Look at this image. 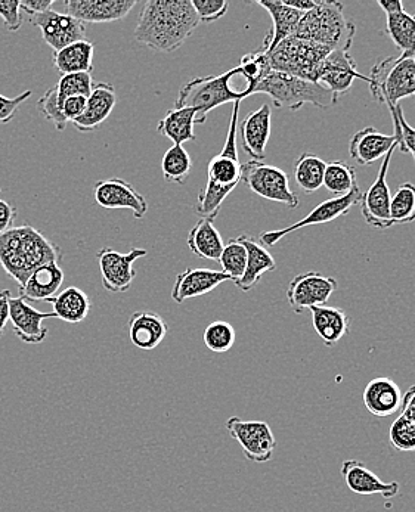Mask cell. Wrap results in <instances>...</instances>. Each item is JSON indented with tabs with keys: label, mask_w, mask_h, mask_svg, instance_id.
Wrapping results in <instances>:
<instances>
[{
	"label": "cell",
	"mask_w": 415,
	"mask_h": 512,
	"mask_svg": "<svg viewBox=\"0 0 415 512\" xmlns=\"http://www.w3.org/2000/svg\"><path fill=\"white\" fill-rule=\"evenodd\" d=\"M337 281L318 272H305L294 276L287 288V300L293 312L302 313L312 307L325 306L334 291Z\"/></svg>",
	"instance_id": "13"
},
{
	"label": "cell",
	"mask_w": 415,
	"mask_h": 512,
	"mask_svg": "<svg viewBox=\"0 0 415 512\" xmlns=\"http://www.w3.org/2000/svg\"><path fill=\"white\" fill-rule=\"evenodd\" d=\"M37 110H39L40 116L43 119L51 121L57 130L63 132L67 127L68 121L65 120L63 110H61L60 104H58L57 89L51 88L42 98L37 101Z\"/></svg>",
	"instance_id": "46"
},
{
	"label": "cell",
	"mask_w": 415,
	"mask_h": 512,
	"mask_svg": "<svg viewBox=\"0 0 415 512\" xmlns=\"http://www.w3.org/2000/svg\"><path fill=\"white\" fill-rule=\"evenodd\" d=\"M191 0H148L135 29L136 42L153 51H178L197 29Z\"/></svg>",
	"instance_id": "1"
},
{
	"label": "cell",
	"mask_w": 415,
	"mask_h": 512,
	"mask_svg": "<svg viewBox=\"0 0 415 512\" xmlns=\"http://www.w3.org/2000/svg\"><path fill=\"white\" fill-rule=\"evenodd\" d=\"M32 96V91H26L15 98H8V96L0 95V126L2 124L11 123L20 111L21 105Z\"/></svg>",
	"instance_id": "49"
},
{
	"label": "cell",
	"mask_w": 415,
	"mask_h": 512,
	"mask_svg": "<svg viewBox=\"0 0 415 512\" xmlns=\"http://www.w3.org/2000/svg\"><path fill=\"white\" fill-rule=\"evenodd\" d=\"M136 0H65L70 17L83 24L114 23L128 17Z\"/></svg>",
	"instance_id": "17"
},
{
	"label": "cell",
	"mask_w": 415,
	"mask_h": 512,
	"mask_svg": "<svg viewBox=\"0 0 415 512\" xmlns=\"http://www.w3.org/2000/svg\"><path fill=\"white\" fill-rule=\"evenodd\" d=\"M374 101L389 108L392 120L402 99L415 95V61L413 55L387 57L377 62L368 77Z\"/></svg>",
	"instance_id": "5"
},
{
	"label": "cell",
	"mask_w": 415,
	"mask_h": 512,
	"mask_svg": "<svg viewBox=\"0 0 415 512\" xmlns=\"http://www.w3.org/2000/svg\"><path fill=\"white\" fill-rule=\"evenodd\" d=\"M167 331L169 327L159 313L141 310L130 316L129 338L133 346L138 347L139 350L150 352L156 349L166 338Z\"/></svg>",
	"instance_id": "26"
},
{
	"label": "cell",
	"mask_w": 415,
	"mask_h": 512,
	"mask_svg": "<svg viewBox=\"0 0 415 512\" xmlns=\"http://www.w3.org/2000/svg\"><path fill=\"white\" fill-rule=\"evenodd\" d=\"M116 89L110 83H95L91 95L88 96L85 111L79 119L73 121L74 129L82 133L94 132L116 107Z\"/></svg>",
	"instance_id": "23"
},
{
	"label": "cell",
	"mask_w": 415,
	"mask_h": 512,
	"mask_svg": "<svg viewBox=\"0 0 415 512\" xmlns=\"http://www.w3.org/2000/svg\"><path fill=\"white\" fill-rule=\"evenodd\" d=\"M61 260V248L33 226H12L0 235V266L18 287H23L40 266L60 263Z\"/></svg>",
	"instance_id": "2"
},
{
	"label": "cell",
	"mask_w": 415,
	"mask_h": 512,
	"mask_svg": "<svg viewBox=\"0 0 415 512\" xmlns=\"http://www.w3.org/2000/svg\"><path fill=\"white\" fill-rule=\"evenodd\" d=\"M396 148L398 147L387 152L376 181L367 189L365 194H362L361 201H359L362 216L371 228L387 229L393 226L392 220H390L392 194H390V188L387 185V172H389L390 161H392L393 152Z\"/></svg>",
	"instance_id": "14"
},
{
	"label": "cell",
	"mask_w": 415,
	"mask_h": 512,
	"mask_svg": "<svg viewBox=\"0 0 415 512\" xmlns=\"http://www.w3.org/2000/svg\"><path fill=\"white\" fill-rule=\"evenodd\" d=\"M64 271L60 263L40 266L30 275L23 287H18L20 297L26 302H48L60 293L64 284Z\"/></svg>",
	"instance_id": "28"
},
{
	"label": "cell",
	"mask_w": 415,
	"mask_h": 512,
	"mask_svg": "<svg viewBox=\"0 0 415 512\" xmlns=\"http://www.w3.org/2000/svg\"><path fill=\"white\" fill-rule=\"evenodd\" d=\"M226 430L232 439L240 443L244 456L256 464H265L274 456L277 440L268 422L246 421L231 417L226 421Z\"/></svg>",
	"instance_id": "10"
},
{
	"label": "cell",
	"mask_w": 415,
	"mask_h": 512,
	"mask_svg": "<svg viewBox=\"0 0 415 512\" xmlns=\"http://www.w3.org/2000/svg\"><path fill=\"white\" fill-rule=\"evenodd\" d=\"M86 102H88V98H86V96H68V98L65 99L63 105V114L65 120L71 121V123H73L74 120L79 119V117L82 116L83 111H85Z\"/></svg>",
	"instance_id": "51"
},
{
	"label": "cell",
	"mask_w": 415,
	"mask_h": 512,
	"mask_svg": "<svg viewBox=\"0 0 415 512\" xmlns=\"http://www.w3.org/2000/svg\"><path fill=\"white\" fill-rule=\"evenodd\" d=\"M386 33L401 55H415V17L407 11L386 15Z\"/></svg>",
	"instance_id": "36"
},
{
	"label": "cell",
	"mask_w": 415,
	"mask_h": 512,
	"mask_svg": "<svg viewBox=\"0 0 415 512\" xmlns=\"http://www.w3.org/2000/svg\"><path fill=\"white\" fill-rule=\"evenodd\" d=\"M272 132V108L263 104L256 111L250 113L241 124V138L243 148L255 161L266 158V147Z\"/></svg>",
	"instance_id": "22"
},
{
	"label": "cell",
	"mask_w": 415,
	"mask_h": 512,
	"mask_svg": "<svg viewBox=\"0 0 415 512\" xmlns=\"http://www.w3.org/2000/svg\"><path fill=\"white\" fill-rule=\"evenodd\" d=\"M257 93L268 95L275 108L291 111L300 110L306 104L330 110L339 102V96L328 91L320 83L309 82L274 70L252 89L250 96Z\"/></svg>",
	"instance_id": "4"
},
{
	"label": "cell",
	"mask_w": 415,
	"mask_h": 512,
	"mask_svg": "<svg viewBox=\"0 0 415 512\" xmlns=\"http://www.w3.org/2000/svg\"><path fill=\"white\" fill-rule=\"evenodd\" d=\"M9 299H11L9 290L0 291V335L3 334L9 322Z\"/></svg>",
	"instance_id": "55"
},
{
	"label": "cell",
	"mask_w": 415,
	"mask_h": 512,
	"mask_svg": "<svg viewBox=\"0 0 415 512\" xmlns=\"http://www.w3.org/2000/svg\"><path fill=\"white\" fill-rule=\"evenodd\" d=\"M241 181L249 186L250 191L268 201L284 204L288 209L300 206L299 197L291 191L288 175L275 166L250 160L241 167Z\"/></svg>",
	"instance_id": "8"
},
{
	"label": "cell",
	"mask_w": 415,
	"mask_h": 512,
	"mask_svg": "<svg viewBox=\"0 0 415 512\" xmlns=\"http://www.w3.org/2000/svg\"><path fill=\"white\" fill-rule=\"evenodd\" d=\"M331 52V49L324 46L288 37L265 54L268 55L272 70L318 83L322 65Z\"/></svg>",
	"instance_id": "7"
},
{
	"label": "cell",
	"mask_w": 415,
	"mask_h": 512,
	"mask_svg": "<svg viewBox=\"0 0 415 512\" xmlns=\"http://www.w3.org/2000/svg\"><path fill=\"white\" fill-rule=\"evenodd\" d=\"M187 244L192 254L212 262H219L225 247L221 232L216 229L213 219L198 220L188 234Z\"/></svg>",
	"instance_id": "31"
},
{
	"label": "cell",
	"mask_w": 415,
	"mask_h": 512,
	"mask_svg": "<svg viewBox=\"0 0 415 512\" xmlns=\"http://www.w3.org/2000/svg\"><path fill=\"white\" fill-rule=\"evenodd\" d=\"M29 20L33 26L39 27L42 39L54 52L61 51L71 43L85 40V24L68 14L51 9L45 14L30 15Z\"/></svg>",
	"instance_id": "15"
},
{
	"label": "cell",
	"mask_w": 415,
	"mask_h": 512,
	"mask_svg": "<svg viewBox=\"0 0 415 512\" xmlns=\"http://www.w3.org/2000/svg\"><path fill=\"white\" fill-rule=\"evenodd\" d=\"M414 61H415V55H414Z\"/></svg>",
	"instance_id": "58"
},
{
	"label": "cell",
	"mask_w": 415,
	"mask_h": 512,
	"mask_svg": "<svg viewBox=\"0 0 415 512\" xmlns=\"http://www.w3.org/2000/svg\"><path fill=\"white\" fill-rule=\"evenodd\" d=\"M145 256H148V251L144 248H133L126 254L111 247L98 251L96 260L105 290L114 294L128 293L136 276L133 263Z\"/></svg>",
	"instance_id": "11"
},
{
	"label": "cell",
	"mask_w": 415,
	"mask_h": 512,
	"mask_svg": "<svg viewBox=\"0 0 415 512\" xmlns=\"http://www.w3.org/2000/svg\"><path fill=\"white\" fill-rule=\"evenodd\" d=\"M52 304V313L55 318L67 324H80L88 318L92 310V302L85 291L77 287H68L60 291L57 296L48 300Z\"/></svg>",
	"instance_id": "33"
},
{
	"label": "cell",
	"mask_w": 415,
	"mask_h": 512,
	"mask_svg": "<svg viewBox=\"0 0 415 512\" xmlns=\"http://www.w3.org/2000/svg\"><path fill=\"white\" fill-rule=\"evenodd\" d=\"M94 85L92 74L89 73L61 76L60 82L55 86V89H57L58 104H60L61 110H63L64 101L68 96L82 95L88 98V96L91 95L92 89H94Z\"/></svg>",
	"instance_id": "44"
},
{
	"label": "cell",
	"mask_w": 415,
	"mask_h": 512,
	"mask_svg": "<svg viewBox=\"0 0 415 512\" xmlns=\"http://www.w3.org/2000/svg\"><path fill=\"white\" fill-rule=\"evenodd\" d=\"M15 217H17V209L8 201L0 200V235L12 228Z\"/></svg>",
	"instance_id": "52"
},
{
	"label": "cell",
	"mask_w": 415,
	"mask_h": 512,
	"mask_svg": "<svg viewBox=\"0 0 415 512\" xmlns=\"http://www.w3.org/2000/svg\"><path fill=\"white\" fill-rule=\"evenodd\" d=\"M198 21L204 24L221 20L228 12L229 3L226 0H191Z\"/></svg>",
	"instance_id": "47"
},
{
	"label": "cell",
	"mask_w": 415,
	"mask_h": 512,
	"mask_svg": "<svg viewBox=\"0 0 415 512\" xmlns=\"http://www.w3.org/2000/svg\"><path fill=\"white\" fill-rule=\"evenodd\" d=\"M390 220L393 225H408L415 220V185L402 183L390 200Z\"/></svg>",
	"instance_id": "40"
},
{
	"label": "cell",
	"mask_w": 415,
	"mask_h": 512,
	"mask_svg": "<svg viewBox=\"0 0 415 512\" xmlns=\"http://www.w3.org/2000/svg\"><path fill=\"white\" fill-rule=\"evenodd\" d=\"M240 105V101L234 102L224 148L209 161V166H207V182L224 186V188L235 189L238 183L241 182V167H243V164L240 163L237 151V127Z\"/></svg>",
	"instance_id": "12"
},
{
	"label": "cell",
	"mask_w": 415,
	"mask_h": 512,
	"mask_svg": "<svg viewBox=\"0 0 415 512\" xmlns=\"http://www.w3.org/2000/svg\"><path fill=\"white\" fill-rule=\"evenodd\" d=\"M21 5L17 0H0V18L5 24V29L15 33L23 27V14Z\"/></svg>",
	"instance_id": "48"
},
{
	"label": "cell",
	"mask_w": 415,
	"mask_h": 512,
	"mask_svg": "<svg viewBox=\"0 0 415 512\" xmlns=\"http://www.w3.org/2000/svg\"><path fill=\"white\" fill-rule=\"evenodd\" d=\"M195 116L194 108H173L159 121L157 132L169 138L173 145L195 141Z\"/></svg>",
	"instance_id": "34"
},
{
	"label": "cell",
	"mask_w": 415,
	"mask_h": 512,
	"mask_svg": "<svg viewBox=\"0 0 415 512\" xmlns=\"http://www.w3.org/2000/svg\"><path fill=\"white\" fill-rule=\"evenodd\" d=\"M342 477L351 492L361 496L380 495L386 499L399 495L398 482L386 483L379 476L368 470L362 462L348 459L342 465Z\"/></svg>",
	"instance_id": "21"
},
{
	"label": "cell",
	"mask_w": 415,
	"mask_h": 512,
	"mask_svg": "<svg viewBox=\"0 0 415 512\" xmlns=\"http://www.w3.org/2000/svg\"><path fill=\"white\" fill-rule=\"evenodd\" d=\"M339 2L321 0L312 11L303 14L293 37L324 46L331 51H348L355 39L356 26L345 15Z\"/></svg>",
	"instance_id": "3"
},
{
	"label": "cell",
	"mask_w": 415,
	"mask_h": 512,
	"mask_svg": "<svg viewBox=\"0 0 415 512\" xmlns=\"http://www.w3.org/2000/svg\"><path fill=\"white\" fill-rule=\"evenodd\" d=\"M398 147L395 135H384L374 127H365L352 136L349 154L361 166H371Z\"/></svg>",
	"instance_id": "24"
},
{
	"label": "cell",
	"mask_w": 415,
	"mask_h": 512,
	"mask_svg": "<svg viewBox=\"0 0 415 512\" xmlns=\"http://www.w3.org/2000/svg\"><path fill=\"white\" fill-rule=\"evenodd\" d=\"M218 263H221L222 272L228 275L232 282L243 278L247 266V250L243 242L238 238L226 242Z\"/></svg>",
	"instance_id": "42"
},
{
	"label": "cell",
	"mask_w": 415,
	"mask_h": 512,
	"mask_svg": "<svg viewBox=\"0 0 415 512\" xmlns=\"http://www.w3.org/2000/svg\"><path fill=\"white\" fill-rule=\"evenodd\" d=\"M238 240L243 242L244 247H246L247 266L243 278L238 279L234 284L244 293H249L259 284L260 278L266 272H274L277 269V263H275L272 254L266 250L265 245L260 244L250 235H240Z\"/></svg>",
	"instance_id": "29"
},
{
	"label": "cell",
	"mask_w": 415,
	"mask_h": 512,
	"mask_svg": "<svg viewBox=\"0 0 415 512\" xmlns=\"http://www.w3.org/2000/svg\"><path fill=\"white\" fill-rule=\"evenodd\" d=\"M396 117H398V124L401 127V141H399L398 148L402 154H411L415 163V129L405 119L404 110L399 105L396 110Z\"/></svg>",
	"instance_id": "50"
},
{
	"label": "cell",
	"mask_w": 415,
	"mask_h": 512,
	"mask_svg": "<svg viewBox=\"0 0 415 512\" xmlns=\"http://www.w3.org/2000/svg\"><path fill=\"white\" fill-rule=\"evenodd\" d=\"M204 344L213 353H226L234 347L237 332L229 322L215 321L204 331Z\"/></svg>",
	"instance_id": "43"
},
{
	"label": "cell",
	"mask_w": 415,
	"mask_h": 512,
	"mask_svg": "<svg viewBox=\"0 0 415 512\" xmlns=\"http://www.w3.org/2000/svg\"><path fill=\"white\" fill-rule=\"evenodd\" d=\"M361 197V188H359V185H356L351 194L345 195V197L330 198V200L322 201L311 213H308V216L303 217L299 222L288 225L284 229H277V231L263 232L260 235V244L265 245V247H274L275 244H278L284 237L290 235L291 232L300 231V229L308 228V226L312 225H324V223L334 222L339 217L346 216L352 210V207L359 204Z\"/></svg>",
	"instance_id": "9"
},
{
	"label": "cell",
	"mask_w": 415,
	"mask_h": 512,
	"mask_svg": "<svg viewBox=\"0 0 415 512\" xmlns=\"http://www.w3.org/2000/svg\"><path fill=\"white\" fill-rule=\"evenodd\" d=\"M94 43L88 40L71 43L61 51L54 52L52 64L61 76L67 74L89 73L94 71Z\"/></svg>",
	"instance_id": "32"
},
{
	"label": "cell",
	"mask_w": 415,
	"mask_h": 512,
	"mask_svg": "<svg viewBox=\"0 0 415 512\" xmlns=\"http://www.w3.org/2000/svg\"><path fill=\"white\" fill-rule=\"evenodd\" d=\"M21 9L29 15L45 14L51 11L55 0H21Z\"/></svg>",
	"instance_id": "53"
},
{
	"label": "cell",
	"mask_w": 415,
	"mask_h": 512,
	"mask_svg": "<svg viewBox=\"0 0 415 512\" xmlns=\"http://www.w3.org/2000/svg\"><path fill=\"white\" fill-rule=\"evenodd\" d=\"M256 3L269 12L272 23H274V29L269 31L268 36L263 40L262 46L263 52H271L283 40L294 36L303 14L288 8L284 5L283 0H259Z\"/></svg>",
	"instance_id": "27"
},
{
	"label": "cell",
	"mask_w": 415,
	"mask_h": 512,
	"mask_svg": "<svg viewBox=\"0 0 415 512\" xmlns=\"http://www.w3.org/2000/svg\"><path fill=\"white\" fill-rule=\"evenodd\" d=\"M356 185H358V181H356V172L352 166L345 161L327 163L324 185H322L327 191L336 197H345V195L351 194Z\"/></svg>",
	"instance_id": "38"
},
{
	"label": "cell",
	"mask_w": 415,
	"mask_h": 512,
	"mask_svg": "<svg viewBox=\"0 0 415 512\" xmlns=\"http://www.w3.org/2000/svg\"><path fill=\"white\" fill-rule=\"evenodd\" d=\"M237 68L238 76H243L244 79L247 80V88L241 91L243 92L244 98H249L252 89L255 88L256 85H259L272 71L268 55L263 51L244 55Z\"/></svg>",
	"instance_id": "39"
},
{
	"label": "cell",
	"mask_w": 415,
	"mask_h": 512,
	"mask_svg": "<svg viewBox=\"0 0 415 512\" xmlns=\"http://www.w3.org/2000/svg\"><path fill=\"white\" fill-rule=\"evenodd\" d=\"M401 415L415 424V386H411L408 392L404 394Z\"/></svg>",
	"instance_id": "54"
},
{
	"label": "cell",
	"mask_w": 415,
	"mask_h": 512,
	"mask_svg": "<svg viewBox=\"0 0 415 512\" xmlns=\"http://www.w3.org/2000/svg\"><path fill=\"white\" fill-rule=\"evenodd\" d=\"M238 76V68L226 71L219 76L198 77L182 86L175 101L176 108H194L197 111L195 124L206 123L210 111L228 102L243 101L241 91L231 88V80Z\"/></svg>",
	"instance_id": "6"
},
{
	"label": "cell",
	"mask_w": 415,
	"mask_h": 512,
	"mask_svg": "<svg viewBox=\"0 0 415 512\" xmlns=\"http://www.w3.org/2000/svg\"><path fill=\"white\" fill-rule=\"evenodd\" d=\"M283 3L288 6V8L302 12V14L312 11V9L317 6V2H314V0H283Z\"/></svg>",
	"instance_id": "56"
},
{
	"label": "cell",
	"mask_w": 415,
	"mask_h": 512,
	"mask_svg": "<svg viewBox=\"0 0 415 512\" xmlns=\"http://www.w3.org/2000/svg\"><path fill=\"white\" fill-rule=\"evenodd\" d=\"M192 170L190 154L182 145H172L161 158V173L167 183L184 185Z\"/></svg>",
	"instance_id": "37"
},
{
	"label": "cell",
	"mask_w": 415,
	"mask_h": 512,
	"mask_svg": "<svg viewBox=\"0 0 415 512\" xmlns=\"http://www.w3.org/2000/svg\"><path fill=\"white\" fill-rule=\"evenodd\" d=\"M55 318L54 313L39 312L23 297L9 299V321L14 334L27 344H40L48 337L49 330L43 327V321Z\"/></svg>",
	"instance_id": "18"
},
{
	"label": "cell",
	"mask_w": 415,
	"mask_h": 512,
	"mask_svg": "<svg viewBox=\"0 0 415 512\" xmlns=\"http://www.w3.org/2000/svg\"><path fill=\"white\" fill-rule=\"evenodd\" d=\"M364 405L374 417L386 418L401 411L402 394L401 387L392 378H374L364 389Z\"/></svg>",
	"instance_id": "25"
},
{
	"label": "cell",
	"mask_w": 415,
	"mask_h": 512,
	"mask_svg": "<svg viewBox=\"0 0 415 512\" xmlns=\"http://www.w3.org/2000/svg\"><path fill=\"white\" fill-rule=\"evenodd\" d=\"M389 440L396 451H415V424L404 415H399L390 425Z\"/></svg>",
	"instance_id": "45"
},
{
	"label": "cell",
	"mask_w": 415,
	"mask_h": 512,
	"mask_svg": "<svg viewBox=\"0 0 415 512\" xmlns=\"http://www.w3.org/2000/svg\"><path fill=\"white\" fill-rule=\"evenodd\" d=\"M356 80L368 83V77L362 76L348 51H333L325 58L318 83L336 96L351 91Z\"/></svg>",
	"instance_id": "19"
},
{
	"label": "cell",
	"mask_w": 415,
	"mask_h": 512,
	"mask_svg": "<svg viewBox=\"0 0 415 512\" xmlns=\"http://www.w3.org/2000/svg\"><path fill=\"white\" fill-rule=\"evenodd\" d=\"M327 163L318 155L303 152L294 161V179L305 194H314L324 185Z\"/></svg>",
	"instance_id": "35"
},
{
	"label": "cell",
	"mask_w": 415,
	"mask_h": 512,
	"mask_svg": "<svg viewBox=\"0 0 415 512\" xmlns=\"http://www.w3.org/2000/svg\"><path fill=\"white\" fill-rule=\"evenodd\" d=\"M379 6L386 12V15L398 14L405 11L404 5L399 0H379Z\"/></svg>",
	"instance_id": "57"
},
{
	"label": "cell",
	"mask_w": 415,
	"mask_h": 512,
	"mask_svg": "<svg viewBox=\"0 0 415 512\" xmlns=\"http://www.w3.org/2000/svg\"><path fill=\"white\" fill-rule=\"evenodd\" d=\"M232 191L234 189L207 182L203 191L198 194L197 206H195V210L200 214L201 219L215 220L218 214L221 213L222 204Z\"/></svg>",
	"instance_id": "41"
},
{
	"label": "cell",
	"mask_w": 415,
	"mask_h": 512,
	"mask_svg": "<svg viewBox=\"0 0 415 512\" xmlns=\"http://www.w3.org/2000/svg\"><path fill=\"white\" fill-rule=\"evenodd\" d=\"M94 194L96 204L102 209L130 210L135 219H142L147 214L148 203L144 195L123 179L99 181L95 185Z\"/></svg>",
	"instance_id": "16"
},
{
	"label": "cell",
	"mask_w": 415,
	"mask_h": 512,
	"mask_svg": "<svg viewBox=\"0 0 415 512\" xmlns=\"http://www.w3.org/2000/svg\"><path fill=\"white\" fill-rule=\"evenodd\" d=\"M228 281H231V278L222 271L188 268L176 276L172 299L176 303L182 304L187 300L195 299V297L206 296V294L216 290L219 285Z\"/></svg>",
	"instance_id": "20"
},
{
	"label": "cell",
	"mask_w": 415,
	"mask_h": 512,
	"mask_svg": "<svg viewBox=\"0 0 415 512\" xmlns=\"http://www.w3.org/2000/svg\"><path fill=\"white\" fill-rule=\"evenodd\" d=\"M312 324L318 337L324 341L325 346L333 347L345 337L351 328V319L337 307L325 306L312 307Z\"/></svg>",
	"instance_id": "30"
}]
</instances>
